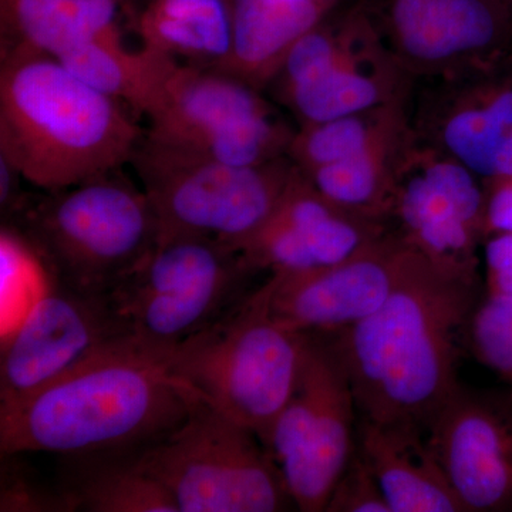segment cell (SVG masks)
I'll return each mask as SVG.
<instances>
[{"instance_id": "6da1fadb", "label": "cell", "mask_w": 512, "mask_h": 512, "mask_svg": "<svg viewBox=\"0 0 512 512\" xmlns=\"http://www.w3.org/2000/svg\"><path fill=\"white\" fill-rule=\"evenodd\" d=\"M201 399L167 353L131 336L0 407V451L133 456L173 433Z\"/></svg>"}, {"instance_id": "7a4b0ae2", "label": "cell", "mask_w": 512, "mask_h": 512, "mask_svg": "<svg viewBox=\"0 0 512 512\" xmlns=\"http://www.w3.org/2000/svg\"><path fill=\"white\" fill-rule=\"evenodd\" d=\"M477 305L476 281L419 254L377 311L328 335L362 419L426 430L461 386L458 338Z\"/></svg>"}, {"instance_id": "3957f363", "label": "cell", "mask_w": 512, "mask_h": 512, "mask_svg": "<svg viewBox=\"0 0 512 512\" xmlns=\"http://www.w3.org/2000/svg\"><path fill=\"white\" fill-rule=\"evenodd\" d=\"M144 133L128 107L53 57L8 50L0 62V157L57 192L131 163Z\"/></svg>"}, {"instance_id": "277c9868", "label": "cell", "mask_w": 512, "mask_h": 512, "mask_svg": "<svg viewBox=\"0 0 512 512\" xmlns=\"http://www.w3.org/2000/svg\"><path fill=\"white\" fill-rule=\"evenodd\" d=\"M28 242L43 275L90 295L110 296L156 247L158 222L146 191L119 171L33 195L6 222Z\"/></svg>"}, {"instance_id": "5b68a950", "label": "cell", "mask_w": 512, "mask_h": 512, "mask_svg": "<svg viewBox=\"0 0 512 512\" xmlns=\"http://www.w3.org/2000/svg\"><path fill=\"white\" fill-rule=\"evenodd\" d=\"M308 339L274 318L265 279L210 328L165 353L174 372L205 402L266 447L295 387Z\"/></svg>"}, {"instance_id": "8992f818", "label": "cell", "mask_w": 512, "mask_h": 512, "mask_svg": "<svg viewBox=\"0 0 512 512\" xmlns=\"http://www.w3.org/2000/svg\"><path fill=\"white\" fill-rule=\"evenodd\" d=\"M180 512H279L295 507L262 441L201 399L163 440L130 456Z\"/></svg>"}, {"instance_id": "52a82bcc", "label": "cell", "mask_w": 512, "mask_h": 512, "mask_svg": "<svg viewBox=\"0 0 512 512\" xmlns=\"http://www.w3.org/2000/svg\"><path fill=\"white\" fill-rule=\"evenodd\" d=\"M130 164L156 212L158 239L200 235L232 249L274 214L295 171L288 156L237 167L178 153L146 133Z\"/></svg>"}, {"instance_id": "ba28073f", "label": "cell", "mask_w": 512, "mask_h": 512, "mask_svg": "<svg viewBox=\"0 0 512 512\" xmlns=\"http://www.w3.org/2000/svg\"><path fill=\"white\" fill-rule=\"evenodd\" d=\"M357 414L338 357L326 340L309 335L295 387L266 443L299 511H326L357 450Z\"/></svg>"}, {"instance_id": "9c48e42d", "label": "cell", "mask_w": 512, "mask_h": 512, "mask_svg": "<svg viewBox=\"0 0 512 512\" xmlns=\"http://www.w3.org/2000/svg\"><path fill=\"white\" fill-rule=\"evenodd\" d=\"M45 289L6 340L0 357V407L28 399L87 360L131 338L109 296L57 284Z\"/></svg>"}, {"instance_id": "30bf717a", "label": "cell", "mask_w": 512, "mask_h": 512, "mask_svg": "<svg viewBox=\"0 0 512 512\" xmlns=\"http://www.w3.org/2000/svg\"><path fill=\"white\" fill-rule=\"evenodd\" d=\"M485 204L487 192L463 164L434 146L404 148L392 217L400 237L431 264L477 282Z\"/></svg>"}, {"instance_id": "8fae6325", "label": "cell", "mask_w": 512, "mask_h": 512, "mask_svg": "<svg viewBox=\"0 0 512 512\" xmlns=\"http://www.w3.org/2000/svg\"><path fill=\"white\" fill-rule=\"evenodd\" d=\"M419 254L386 232L338 264L268 275L269 309L293 332L332 335L377 311Z\"/></svg>"}, {"instance_id": "7c38bea8", "label": "cell", "mask_w": 512, "mask_h": 512, "mask_svg": "<svg viewBox=\"0 0 512 512\" xmlns=\"http://www.w3.org/2000/svg\"><path fill=\"white\" fill-rule=\"evenodd\" d=\"M426 430L466 512L512 511V393L460 386Z\"/></svg>"}, {"instance_id": "4fadbf2b", "label": "cell", "mask_w": 512, "mask_h": 512, "mask_svg": "<svg viewBox=\"0 0 512 512\" xmlns=\"http://www.w3.org/2000/svg\"><path fill=\"white\" fill-rule=\"evenodd\" d=\"M384 234L382 222L326 200L295 165L274 214L237 251L258 274H295L345 261Z\"/></svg>"}, {"instance_id": "5bb4252c", "label": "cell", "mask_w": 512, "mask_h": 512, "mask_svg": "<svg viewBox=\"0 0 512 512\" xmlns=\"http://www.w3.org/2000/svg\"><path fill=\"white\" fill-rule=\"evenodd\" d=\"M397 62L366 16L340 23L338 49L311 76L278 97L301 126L376 109L397 100Z\"/></svg>"}, {"instance_id": "9a60e30c", "label": "cell", "mask_w": 512, "mask_h": 512, "mask_svg": "<svg viewBox=\"0 0 512 512\" xmlns=\"http://www.w3.org/2000/svg\"><path fill=\"white\" fill-rule=\"evenodd\" d=\"M384 32L397 63L441 70L493 49L503 16L494 0H387Z\"/></svg>"}, {"instance_id": "2e32d148", "label": "cell", "mask_w": 512, "mask_h": 512, "mask_svg": "<svg viewBox=\"0 0 512 512\" xmlns=\"http://www.w3.org/2000/svg\"><path fill=\"white\" fill-rule=\"evenodd\" d=\"M357 450L390 512H466L423 427L362 419Z\"/></svg>"}, {"instance_id": "e0dca14e", "label": "cell", "mask_w": 512, "mask_h": 512, "mask_svg": "<svg viewBox=\"0 0 512 512\" xmlns=\"http://www.w3.org/2000/svg\"><path fill=\"white\" fill-rule=\"evenodd\" d=\"M275 113L261 90L231 74L177 63L148 114V140L171 144Z\"/></svg>"}, {"instance_id": "ac0fdd59", "label": "cell", "mask_w": 512, "mask_h": 512, "mask_svg": "<svg viewBox=\"0 0 512 512\" xmlns=\"http://www.w3.org/2000/svg\"><path fill=\"white\" fill-rule=\"evenodd\" d=\"M124 28L126 0H0L2 52L62 60Z\"/></svg>"}, {"instance_id": "d6986e66", "label": "cell", "mask_w": 512, "mask_h": 512, "mask_svg": "<svg viewBox=\"0 0 512 512\" xmlns=\"http://www.w3.org/2000/svg\"><path fill=\"white\" fill-rule=\"evenodd\" d=\"M231 50L220 72L262 90L274 82L286 56L329 9L312 0H229Z\"/></svg>"}, {"instance_id": "ffe728a7", "label": "cell", "mask_w": 512, "mask_h": 512, "mask_svg": "<svg viewBox=\"0 0 512 512\" xmlns=\"http://www.w3.org/2000/svg\"><path fill=\"white\" fill-rule=\"evenodd\" d=\"M126 26L141 46L218 70L231 50L229 0H126Z\"/></svg>"}, {"instance_id": "44dd1931", "label": "cell", "mask_w": 512, "mask_h": 512, "mask_svg": "<svg viewBox=\"0 0 512 512\" xmlns=\"http://www.w3.org/2000/svg\"><path fill=\"white\" fill-rule=\"evenodd\" d=\"M434 147L488 183L512 178V89L463 94L434 123Z\"/></svg>"}, {"instance_id": "7402d4cb", "label": "cell", "mask_w": 512, "mask_h": 512, "mask_svg": "<svg viewBox=\"0 0 512 512\" xmlns=\"http://www.w3.org/2000/svg\"><path fill=\"white\" fill-rule=\"evenodd\" d=\"M407 140L403 124L349 160L302 173L340 210L383 222L393 214L397 171Z\"/></svg>"}, {"instance_id": "603a6c76", "label": "cell", "mask_w": 512, "mask_h": 512, "mask_svg": "<svg viewBox=\"0 0 512 512\" xmlns=\"http://www.w3.org/2000/svg\"><path fill=\"white\" fill-rule=\"evenodd\" d=\"M94 89L148 116L175 64L171 57L141 46L133 50L123 33L104 37L59 60Z\"/></svg>"}, {"instance_id": "cb8c5ba5", "label": "cell", "mask_w": 512, "mask_h": 512, "mask_svg": "<svg viewBox=\"0 0 512 512\" xmlns=\"http://www.w3.org/2000/svg\"><path fill=\"white\" fill-rule=\"evenodd\" d=\"M403 124L406 119L397 99L363 113L301 126L295 131L286 156L299 170L308 173L357 156Z\"/></svg>"}, {"instance_id": "d4e9b609", "label": "cell", "mask_w": 512, "mask_h": 512, "mask_svg": "<svg viewBox=\"0 0 512 512\" xmlns=\"http://www.w3.org/2000/svg\"><path fill=\"white\" fill-rule=\"evenodd\" d=\"M66 491L73 511L180 512L164 485L130 456H117L93 467Z\"/></svg>"}, {"instance_id": "484cf974", "label": "cell", "mask_w": 512, "mask_h": 512, "mask_svg": "<svg viewBox=\"0 0 512 512\" xmlns=\"http://www.w3.org/2000/svg\"><path fill=\"white\" fill-rule=\"evenodd\" d=\"M467 336L477 359L512 393V295L485 296L471 316Z\"/></svg>"}, {"instance_id": "4316f807", "label": "cell", "mask_w": 512, "mask_h": 512, "mask_svg": "<svg viewBox=\"0 0 512 512\" xmlns=\"http://www.w3.org/2000/svg\"><path fill=\"white\" fill-rule=\"evenodd\" d=\"M326 512H390L380 485L359 450L336 484Z\"/></svg>"}, {"instance_id": "83f0119b", "label": "cell", "mask_w": 512, "mask_h": 512, "mask_svg": "<svg viewBox=\"0 0 512 512\" xmlns=\"http://www.w3.org/2000/svg\"><path fill=\"white\" fill-rule=\"evenodd\" d=\"M0 511L69 512L73 511V505L66 488L62 491L47 490L25 471L6 467L3 463Z\"/></svg>"}, {"instance_id": "f1b7e54d", "label": "cell", "mask_w": 512, "mask_h": 512, "mask_svg": "<svg viewBox=\"0 0 512 512\" xmlns=\"http://www.w3.org/2000/svg\"><path fill=\"white\" fill-rule=\"evenodd\" d=\"M487 296L512 295V232L491 235L485 247Z\"/></svg>"}, {"instance_id": "f546056e", "label": "cell", "mask_w": 512, "mask_h": 512, "mask_svg": "<svg viewBox=\"0 0 512 512\" xmlns=\"http://www.w3.org/2000/svg\"><path fill=\"white\" fill-rule=\"evenodd\" d=\"M485 235L512 232V178L490 183L485 204Z\"/></svg>"}, {"instance_id": "4dcf8cb0", "label": "cell", "mask_w": 512, "mask_h": 512, "mask_svg": "<svg viewBox=\"0 0 512 512\" xmlns=\"http://www.w3.org/2000/svg\"><path fill=\"white\" fill-rule=\"evenodd\" d=\"M312 2L318 3V5L323 6L326 9H332V6L335 5L336 0H312Z\"/></svg>"}]
</instances>
